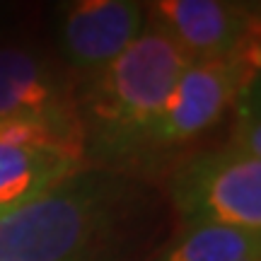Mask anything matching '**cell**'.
Wrapping results in <instances>:
<instances>
[{
    "label": "cell",
    "mask_w": 261,
    "mask_h": 261,
    "mask_svg": "<svg viewBox=\"0 0 261 261\" xmlns=\"http://www.w3.org/2000/svg\"><path fill=\"white\" fill-rule=\"evenodd\" d=\"M136 198L107 172H83L0 215V261H119Z\"/></svg>",
    "instance_id": "6da1fadb"
},
{
    "label": "cell",
    "mask_w": 261,
    "mask_h": 261,
    "mask_svg": "<svg viewBox=\"0 0 261 261\" xmlns=\"http://www.w3.org/2000/svg\"><path fill=\"white\" fill-rule=\"evenodd\" d=\"M0 119L77 126L58 73L37 51L22 46H0Z\"/></svg>",
    "instance_id": "52a82bcc"
},
{
    "label": "cell",
    "mask_w": 261,
    "mask_h": 261,
    "mask_svg": "<svg viewBox=\"0 0 261 261\" xmlns=\"http://www.w3.org/2000/svg\"><path fill=\"white\" fill-rule=\"evenodd\" d=\"M261 232L223 225H184L158 261H259Z\"/></svg>",
    "instance_id": "9c48e42d"
},
{
    "label": "cell",
    "mask_w": 261,
    "mask_h": 261,
    "mask_svg": "<svg viewBox=\"0 0 261 261\" xmlns=\"http://www.w3.org/2000/svg\"><path fill=\"white\" fill-rule=\"evenodd\" d=\"M191 58L158 22H148L133 44L112 63L87 75L75 116L83 145L107 160L148 150L155 123Z\"/></svg>",
    "instance_id": "7a4b0ae2"
},
{
    "label": "cell",
    "mask_w": 261,
    "mask_h": 261,
    "mask_svg": "<svg viewBox=\"0 0 261 261\" xmlns=\"http://www.w3.org/2000/svg\"><path fill=\"white\" fill-rule=\"evenodd\" d=\"M83 145L77 143H5L0 140V215L48 194L77 174Z\"/></svg>",
    "instance_id": "ba28073f"
},
{
    "label": "cell",
    "mask_w": 261,
    "mask_h": 261,
    "mask_svg": "<svg viewBox=\"0 0 261 261\" xmlns=\"http://www.w3.org/2000/svg\"><path fill=\"white\" fill-rule=\"evenodd\" d=\"M252 68L256 70L249 46L230 58L191 61L152 128L148 150L177 148L213 128L252 77Z\"/></svg>",
    "instance_id": "277c9868"
},
{
    "label": "cell",
    "mask_w": 261,
    "mask_h": 261,
    "mask_svg": "<svg viewBox=\"0 0 261 261\" xmlns=\"http://www.w3.org/2000/svg\"><path fill=\"white\" fill-rule=\"evenodd\" d=\"M158 24L191 61L230 58L252 44V5L227 0H160L152 5Z\"/></svg>",
    "instance_id": "8992f818"
},
{
    "label": "cell",
    "mask_w": 261,
    "mask_h": 261,
    "mask_svg": "<svg viewBox=\"0 0 261 261\" xmlns=\"http://www.w3.org/2000/svg\"><path fill=\"white\" fill-rule=\"evenodd\" d=\"M169 196L184 225L261 232V158L237 148L203 152L172 174Z\"/></svg>",
    "instance_id": "3957f363"
},
{
    "label": "cell",
    "mask_w": 261,
    "mask_h": 261,
    "mask_svg": "<svg viewBox=\"0 0 261 261\" xmlns=\"http://www.w3.org/2000/svg\"><path fill=\"white\" fill-rule=\"evenodd\" d=\"M148 27V12L130 0H75L58 10V51L90 75L112 63Z\"/></svg>",
    "instance_id": "5b68a950"
}]
</instances>
